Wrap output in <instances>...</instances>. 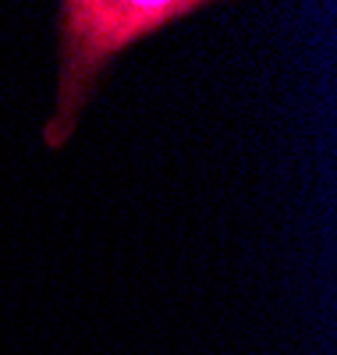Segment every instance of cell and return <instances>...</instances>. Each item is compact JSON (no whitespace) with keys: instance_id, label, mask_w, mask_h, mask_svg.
<instances>
[{"instance_id":"1","label":"cell","mask_w":337,"mask_h":355,"mask_svg":"<svg viewBox=\"0 0 337 355\" xmlns=\"http://www.w3.org/2000/svg\"><path fill=\"white\" fill-rule=\"evenodd\" d=\"M206 0H64L57 21V103L43 125L46 150L60 153L71 142L78 117L96 96L110 64L149 36L206 11Z\"/></svg>"}]
</instances>
